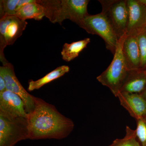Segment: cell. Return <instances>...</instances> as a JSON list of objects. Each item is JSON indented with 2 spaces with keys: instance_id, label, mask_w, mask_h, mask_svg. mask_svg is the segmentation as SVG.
Returning <instances> with one entry per match:
<instances>
[{
  "instance_id": "cell-12",
  "label": "cell",
  "mask_w": 146,
  "mask_h": 146,
  "mask_svg": "<svg viewBox=\"0 0 146 146\" xmlns=\"http://www.w3.org/2000/svg\"><path fill=\"white\" fill-rule=\"evenodd\" d=\"M146 87V76L144 71H129L119 92L140 94Z\"/></svg>"
},
{
  "instance_id": "cell-11",
  "label": "cell",
  "mask_w": 146,
  "mask_h": 146,
  "mask_svg": "<svg viewBox=\"0 0 146 146\" xmlns=\"http://www.w3.org/2000/svg\"><path fill=\"white\" fill-rule=\"evenodd\" d=\"M123 54L128 70H140L141 55L137 36L126 35L123 43Z\"/></svg>"
},
{
  "instance_id": "cell-1",
  "label": "cell",
  "mask_w": 146,
  "mask_h": 146,
  "mask_svg": "<svg viewBox=\"0 0 146 146\" xmlns=\"http://www.w3.org/2000/svg\"><path fill=\"white\" fill-rule=\"evenodd\" d=\"M34 111L29 115V139H61L72 131V121L61 114L54 106L35 98Z\"/></svg>"
},
{
  "instance_id": "cell-15",
  "label": "cell",
  "mask_w": 146,
  "mask_h": 146,
  "mask_svg": "<svg viewBox=\"0 0 146 146\" xmlns=\"http://www.w3.org/2000/svg\"><path fill=\"white\" fill-rule=\"evenodd\" d=\"M69 71L70 68L67 65L59 66L39 79L35 81L30 80L28 90L29 91L38 90L47 84L61 77Z\"/></svg>"
},
{
  "instance_id": "cell-23",
  "label": "cell",
  "mask_w": 146,
  "mask_h": 146,
  "mask_svg": "<svg viewBox=\"0 0 146 146\" xmlns=\"http://www.w3.org/2000/svg\"><path fill=\"white\" fill-rule=\"evenodd\" d=\"M139 1L146 5V0H139Z\"/></svg>"
},
{
  "instance_id": "cell-8",
  "label": "cell",
  "mask_w": 146,
  "mask_h": 146,
  "mask_svg": "<svg viewBox=\"0 0 146 146\" xmlns=\"http://www.w3.org/2000/svg\"><path fill=\"white\" fill-rule=\"evenodd\" d=\"M129 16L126 35L137 36L145 29L146 5L139 0H126Z\"/></svg>"
},
{
  "instance_id": "cell-5",
  "label": "cell",
  "mask_w": 146,
  "mask_h": 146,
  "mask_svg": "<svg viewBox=\"0 0 146 146\" xmlns=\"http://www.w3.org/2000/svg\"><path fill=\"white\" fill-rule=\"evenodd\" d=\"M102 12L108 18L119 40L126 33L129 11L126 0H100Z\"/></svg>"
},
{
  "instance_id": "cell-21",
  "label": "cell",
  "mask_w": 146,
  "mask_h": 146,
  "mask_svg": "<svg viewBox=\"0 0 146 146\" xmlns=\"http://www.w3.org/2000/svg\"><path fill=\"white\" fill-rule=\"evenodd\" d=\"M6 90L5 80L1 76H0V93H3Z\"/></svg>"
},
{
  "instance_id": "cell-17",
  "label": "cell",
  "mask_w": 146,
  "mask_h": 146,
  "mask_svg": "<svg viewBox=\"0 0 146 146\" xmlns=\"http://www.w3.org/2000/svg\"><path fill=\"white\" fill-rule=\"evenodd\" d=\"M33 0H1L0 1V18L16 15L21 7Z\"/></svg>"
},
{
  "instance_id": "cell-25",
  "label": "cell",
  "mask_w": 146,
  "mask_h": 146,
  "mask_svg": "<svg viewBox=\"0 0 146 146\" xmlns=\"http://www.w3.org/2000/svg\"><path fill=\"white\" fill-rule=\"evenodd\" d=\"M145 31H146V26H145Z\"/></svg>"
},
{
  "instance_id": "cell-4",
  "label": "cell",
  "mask_w": 146,
  "mask_h": 146,
  "mask_svg": "<svg viewBox=\"0 0 146 146\" xmlns=\"http://www.w3.org/2000/svg\"><path fill=\"white\" fill-rule=\"evenodd\" d=\"M80 27L89 34L100 36L104 40L107 49L115 54L119 40L110 21L104 13L102 11L95 15H89Z\"/></svg>"
},
{
  "instance_id": "cell-10",
  "label": "cell",
  "mask_w": 146,
  "mask_h": 146,
  "mask_svg": "<svg viewBox=\"0 0 146 146\" xmlns=\"http://www.w3.org/2000/svg\"><path fill=\"white\" fill-rule=\"evenodd\" d=\"M0 111L15 117H29L23 100L8 90L0 93Z\"/></svg>"
},
{
  "instance_id": "cell-24",
  "label": "cell",
  "mask_w": 146,
  "mask_h": 146,
  "mask_svg": "<svg viewBox=\"0 0 146 146\" xmlns=\"http://www.w3.org/2000/svg\"><path fill=\"white\" fill-rule=\"evenodd\" d=\"M144 72H145V75L146 76V70L144 71Z\"/></svg>"
},
{
  "instance_id": "cell-13",
  "label": "cell",
  "mask_w": 146,
  "mask_h": 146,
  "mask_svg": "<svg viewBox=\"0 0 146 146\" xmlns=\"http://www.w3.org/2000/svg\"><path fill=\"white\" fill-rule=\"evenodd\" d=\"M89 0H68L69 8V20L79 26L89 14L87 11Z\"/></svg>"
},
{
  "instance_id": "cell-18",
  "label": "cell",
  "mask_w": 146,
  "mask_h": 146,
  "mask_svg": "<svg viewBox=\"0 0 146 146\" xmlns=\"http://www.w3.org/2000/svg\"><path fill=\"white\" fill-rule=\"evenodd\" d=\"M125 135L123 138L116 139L108 146H141L137 140L135 130L127 126Z\"/></svg>"
},
{
  "instance_id": "cell-9",
  "label": "cell",
  "mask_w": 146,
  "mask_h": 146,
  "mask_svg": "<svg viewBox=\"0 0 146 146\" xmlns=\"http://www.w3.org/2000/svg\"><path fill=\"white\" fill-rule=\"evenodd\" d=\"M116 97L132 117L137 120L145 117L146 100L141 94L119 92Z\"/></svg>"
},
{
  "instance_id": "cell-14",
  "label": "cell",
  "mask_w": 146,
  "mask_h": 146,
  "mask_svg": "<svg viewBox=\"0 0 146 146\" xmlns=\"http://www.w3.org/2000/svg\"><path fill=\"white\" fill-rule=\"evenodd\" d=\"M15 16L24 21L27 19L40 21L45 16L44 8L38 2V1L33 0L21 7L16 12Z\"/></svg>"
},
{
  "instance_id": "cell-26",
  "label": "cell",
  "mask_w": 146,
  "mask_h": 146,
  "mask_svg": "<svg viewBox=\"0 0 146 146\" xmlns=\"http://www.w3.org/2000/svg\"><path fill=\"white\" fill-rule=\"evenodd\" d=\"M145 117H146V115Z\"/></svg>"
},
{
  "instance_id": "cell-19",
  "label": "cell",
  "mask_w": 146,
  "mask_h": 146,
  "mask_svg": "<svg viewBox=\"0 0 146 146\" xmlns=\"http://www.w3.org/2000/svg\"><path fill=\"white\" fill-rule=\"evenodd\" d=\"M141 55L140 70H146V31L145 30L137 36Z\"/></svg>"
},
{
  "instance_id": "cell-7",
  "label": "cell",
  "mask_w": 146,
  "mask_h": 146,
  "mask_svg": "<svg viewBox=\"0 0 146 146\" xmlns=\"http://www.w3.org/2000/svg\"><path fill=\"white\" fill-rule=\"evenodd\" d=\"M0 76L5 82L7 90L19 96L23 101L26 110L29 115L34 111L36 97L29 94L22 86L16 75L14 68L11 63H7L0 67Z\"/></svg>"
},
{
  "instance_id": "cell-2",
  "label": "cell",
  "mask_w": 146,
  "mask_h": 146,
  "mask_svg": "<svg viewBox=\"0 0 146 146\" xmlns=\"http://www.w3.org/2000/svg\"><path fill=\"white\" fill-rule=\"evenodd\" d=\"M126 34L118 41L116 51L112 62L108 68L97 78L102 85L106 86L116 97L128 75L124 60L123 45Z\"/></svg>"
},
{
  "instance_id": "cell-22",
  "label": "cell",
  "mask_w": 146,
  "mask_h": 146,
  "mask_svg": "<svg viewBox=\"0 0 146 146\" xmlns=\"http://www.w3.org/2000/svg\"><path fill=\"white\" fill-rule=\"evenodd\" d=\"M141 96H142V97L145 99V100H146V88H145V89H144L143 91L140 94Z\"/></svg>"
},
{
  "instance_id": "cell-6",
  "label": "cell",
  "mask_w": 146,
  "mask_h": 146,
  "mask_svg": "<svg viewBox=\"0 0 146 146\" xmlns=\"http://www.w3.org/2000/svg\"><path fill=\"white\" fill-rule=\"evenodd\" d=\"M26 21L16 16H6L0 20V60L3 64L8 61L6 59L4 50L9 45H13L22 35L27 25Z\"/></svg>"
},
{
  "instance_id": "cell-3",
  "label": "cell",
  "mask_w": 146,
  "mask_h": 146,
  "mask_svg": "<svg viewBox=\"0 0 146 146\" xmlns=\"http://www.w3.org/2000/svg\"><path fill=\"white\" fill-rule=\"evenodd\" d=\"M27 139L28 118L15 117L0 111V146H15Z\"/></svg>"
},
{
  "instance_id": "cell-16",
  "label": "cell",
  "mask_w": 146,
  "mask_h": 146,
  "mask_svg": "<svg viewBox=\"0 0 146 146\" xmlns=\"http://www.w3.org/2000/svg\"><path fill=\"white\" fill-rule=\"evenodd\" d=\"M90 38H86L70 44L65 43L61 52L63 60L70 62L77 57L80 52L86 48L87 45L90 43Z\"/></svg>"
},
{
  "instance_id": "cell-20",
  "label": "cell",
  "mask_w": 146,
  "mask_h": 146,
  "mask_svg": "<svg viewBox=\"0 0 146 146\" xmlns=\"http://www.w3.org/2000/svg\"><path fill=\"white\" fill-rule=\"evenodd\" d=\"M136 120V128L135 133L141 144V146H146V118L143 117Z\"/></svg>"
}]
</instances>
